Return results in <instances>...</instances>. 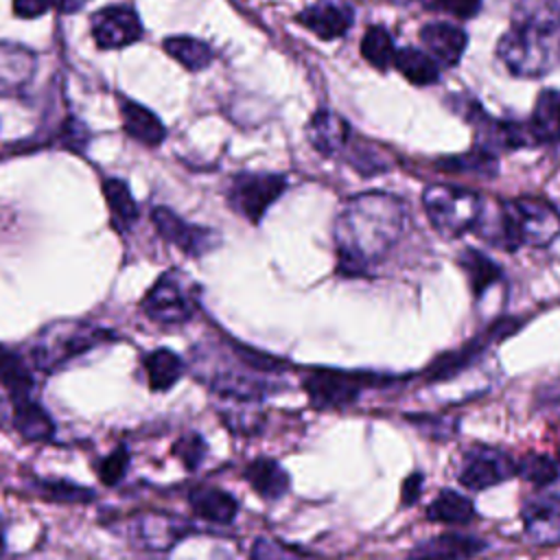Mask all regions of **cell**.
Listing matches in <instances>:
<instances>
[{
	"mask_svg": "<svg viewBox=\"0 0 560 560\" xmlns=\"http://www.w3.org/2000/svg\"><path fill=\"white\" fill-rule=\"evenodd\" d=\"M389 374L339 370V368H313L302 376V387L308 402L317 411H343L352 407L363 392L394 383Z\"/></svg>",
	"mask_w": 560,
	"mask_h": 560,
	"instance_id": "obj_6",
	"label": "cell"
},
{
	"mask_svg": "<svg viewBox=\"0 0 560 560\" xmlns=\"http://www.w3.org/2000/svg\"><path fill=\"white\" fill-rule=\"evenodd\" d=\"M201 287L179 269L164 271L142 298V313L155 324H184L199 308Z\"/></svg>",
	"mask_w": 560,
	"mask_h": 560,
	"instance_id": "obj_8",
	"label": "cell"
},
{
	"mask_svg": "<svg viewBox=\"0 0 560 560\" xmlns=\"http://www.w3.org/2000/svg\"><path fill=\"white\" fill-rule=\"evenodd\" d=\"M427 9L446 13L451 18L468 20L481 11V0H420Z\"/></svg>",
	"mask_w": 560,
	"mask_h": 560,
	"instance_id": "obj_43",
	"label": "cell"
},
{
	"mask_svg": "<svg viewBox=\"0 0 560 560\" xmlns=\"http://www.w3.org/2000/svg\"><path fill=\"white\" fill-rule=\"evenodd\" d=\"M394 66L413 85L424 88V85H433L440 81L438 61L429 52L413 48V46H405V48L396 50Z\"/></svg>",
	"mask_w": 560,
	"mask_h": 560,
	"instance_id": "obj_30",
	"label": "cell"
},
{
	"mask_svg": "<svg viewBox=\"0 0 560 560\" xmlns=\"http://www.w3.org/2000/svg\"><path fill=\"white\" fill-rule=\"evenodd\" d=\"M287 363L232 339L197 343L192 348V372L221 398L262 400L282 387L280 374Z\"/></svg>",
	"mask_w": 560,
	"mask_h": 560,
	"instance_id": "obj_2",
	"label": "cell"
},
{
	"mask_svg": "<svg viewBox=\"0 0 560 560\" xmlns=\"http://www.w3.org/2000/svg\"><path fill=\"white\" fill-rule=\"evenodd\" d=\"M420 42L427 52L442 66H457L466 46L468 35L464 28L448 22H429L420 28Z\"/></svg>",
	"mask_w": 560,
	"mask_h": 560,
	"instance_id": "obj_17",
	"label": "cell"
},
{
	"mask_svg": "<svg viewBox=\"0 0 560 560\" xmlns=\"http://www.w3.org/2000/svg\"><path fill=\"white\" fill-rule=\"evenodd\" d=\"M521 326L518 319H499V322H492L486 330H481L477 337L468 339L466 343H462L459 348L451 350V352H444L440 357H435L427 370H424V381L429 383H444V381H451L455 378L459 372L468 370L472 363H477L488 350L492 343L505 339L508 335H512L516 328Z\"/></svg>",
	"mask_w": 560,
	"mask_h": 560,
	"instance_id": "obj_10",
	"label": "cell"
},
{
	"mask_svg": "<svg viewBox=\"0 0 560 560\" xmlns=\"http://www.w3.org/2000/svg\"><path fill=\"white\" fill-rule=\"evenodd\" d=\"M422 488H424V475H422L420 470L407 475L405 481H402V488H400V503H402L405 508L413 505V503L420 499Z\"/></svg>",
	"mask_w": 560,
	"mask_h": 560,
	"instance_id": "obj_44",
	"label": "cell"
},
{
	"mask_svg": "<svg viewBox=\"0 0 560 560\" xmlns=\"http://www.w3.org/2000/svg\"><path fill=\"white\" fill-rule=\"evenodd\" d=\"M352 9L339 2H317L298 13V22L315 33L319 39H337L352 26Z\"/></svg>",
	"mask_w": 560,
	"mask_h": 560,
	"instance_id": "obj_18",
	"label": "cell"
},
{
	"mask_svg": "<svg viewBox=\"0 0 560 560\" xmlns=\"http://www.w3.org/2000/svg\"><path fill=\"white\" fill-rule=\"evenodd\" d=\"M2 549H4V523L0 518V556H2Z\"/></svg>",
	"mask_w": 560,
	"mask_h": 560,
	"instance_id": "obj_48",
	"label": "cell"
},
{
	"mask_svg": "<svg viewBox=\"0 0 560 560\" xmlns=\"http://www.w3.org/2000/svg\"><path fill=\"white\" fill-rule=\"evenodd\" d=\"M249 558L252 560H315V556H311L308 551H302L293 545H287L278 538H267V536H260L254 540Z\"/></svg>",
	"mask_w": 560,
	"mask_h": 560,
	"instance_id": "obj_39",
	"label": "cell"
},
{
	"mask_svg": "<svg viewBox=\"0 0 560 560\" xmlns=\"http://www.w3.org/2000/svg\"><path fill=\"white\" fill-rule=\"evenodd\" d=\"M188 505L197 518L214 525H230L238 514V501L217 486H195L188 492Z\"/></svg>",
	"mask_w": 560,
	"mask_h": 560,
	"instance_id": "obj_21",
	"label": "cell"
},
{
	"mask_svg": "<svg viewBox=\"0 0 560 560\" xmlns=\"http://www.w3.org/2000/svg\"><path fill=\"white\" fill-rule=\"evenodd\" d=\"M103 195H105V203L112 217V225L118 232H127L133 228V223L140 217L138 203L127 186V182L118 179V177H109L103 182Z\"/></svg>",
	"mask_w": 560,
	"mask_h": 560,
	"instance_id": "obj_28",
	"label": "cell"
},
{
	"mask_svg": "<svg viewBox=\"0 0 560 560\" xmlns=\"http://www.w3.org/2000/svg\"><path fill=\"white\" fill-rule=\"evenodd\" d=\"M33 385L35 381L24 359L0 343V387H4L13 400V398L31 396Z\"/></svg>",
	"mask_w": 560,
	"mask_h": 560,
	"instance_id": "obj_32",
	"label": "cell"
},
{
	"mask_svg": "<svg viewBox=\"0 0 560 560\" xmlns=\"http://www.w3.org/2000/svg\"><path fill=\"white\" fill-rule=\"evenodd\" d=\"M164 50L177 61L182 63L184 68L197 72V70H203L212 63L214 59V52L212 48L197 39V37H188V35H175V37H168L164 39Z\"/></svg>",
	"mask_w": 560,
	"mask_h": 560,
	"instance_id": "obj_33",
	"label": "cell"
},
{
	"mask_svg": "<svg viewBox=\"0 0 560 560\" xmlns=\"http://www.w3.org/2000/svg\"><path fill=\"white\" fill-rule=\"evenodd\" d=\"M120 116H122L125 131L133 140L142 142L147 147H158L166 136V129L160 122V118L151 109H147L144 105H140L136 101L125 98L120 105Z\"/></svg>",
	"mask_w": 560,
	"mask_h": 560,
	"instance_id": "obj_27",
	"label": "cell"
},
{
	"mask_svg": "<svg viewBox=\"0 0 560 560\" xmlns=\"http://www.w3.org/2000/svg\"><path fill=\"white\" fill-rule=\"evenodd\" d=\"M127 468H129V451L125 446H118L116 451H112L107 457L98 462L96 472L105 486H114L125 477Z\"/></svg>",
	"mask_w": 560,
	"mask_h": 560,
	"instance_id": "obj_42",
	"label": "cell"
},
{
	"mask_svg": "<svg viewBox=\"0 0 560 560\" xmlns=\"http://www.w3.org/2000/svg\"><path fill=\"white\" fill-rule=\"evenodd\" d=\"M516 475L525 477V481L542 488L549 486L558 477V464L542 453H527L521 462H516Z\"/></svg>",
	"mask_w": 560,
	"mask_h": 560,
	"instance_id": "obj_38",
	"label": "cell"
},
{
	"mask_svg": "<svg viewBox=\"0 0 560 560\" xmlns=\"http://www.w3.org/2000/svg\"><path fill=\"white\" fill-rule=\"evenodd\" d=\"M88 0H55V7L61 11V13H74L79 11Z\"/></svg>",
	"mask_w": 560,
	"mask_h": 560,
	"instance_id": "obj_46",
	"label": "cell"
},
{
	"mask_svg": "<svg viewBox=\"0 0 560 560\" xmlns=\"http://www.w3.org/2000/svg\"><path fill=\"white\" fill-rule=\"evenodd\" d=\"M151 221H153L158 234L166 243L175 245L179 252H184L190 258L206 256L221 243L219 232H214L206 225L188 223L179 214H175L171 208H164V206H158L151 212Z\"/></svg>",
	"mask_w": 560,
	"mask_h": 560,
	"instance_id": "obj_12",
	"label": "cell"
},
{
	"mask_svg": "<svg viewBox=\"0 0 560 560\" xmlns=\"http://www.w3.org/2000/svg\"><path fill=\"white\" fill-rule=\"evenodd\" d=\"M287 190V177L278 173H238L232 177L225 199L228 206L247 223L258 225L271 203Z\"/></svg>",
	"mask_w": 560,
	"mask_h": 560,
	"instance_id": "obj_9",
	"label": "cell"
},
{
	"mask_svg": "<svg viewBox=\"0 0 560 560\" xmlns=\"http://www.w3.org/2000/svg\"><path fill=\"white\" fill-rule=\"evenodd\" d=\"M243 477L249 483V488L262 499V501H278L282 499L291 488L289 472L271 457H256L243 468Z\"/></svg>",
	"mask_w": 560,
	"mask_h": 560,
	"instance_id": "obj_22",
	"label": "cell"
},
{
	"mask_svg": "<svg viewBox=\"0 0 560 560\" xmlns=\"http://www.w3.org/2000/svg\"><path fill=\"white\" fill-rule=\"evenodd\" d=\"M114 339V330L92 322H55L39 330L31 343L28 357L33 368L52 374L77 357H83L103 343H112Z\"/></svg>",
	"mask_w": 560,
	"mask_h": 560,
	"instance_id": "obj_4",
	"label": "cell"
},
{
	"mask_svg": "<svg viewBox=\"0 0 560 560\" xmlns=\"http://www.w3.org/2000/svg\"><path fill=\"white\" fill-rule=\"evenodd\" d=\"M352 129L339 114L330 109H319L311 116L306 125V138L315 151L322 155H337L350 142Z\"/></svg>",
	"mask_w": 560,
	"mask_h": 560,
	"instance_id": "obj_19",
	"label": "cell"
},
{
	"mask_svg": "<svg viewBox=\"0 0 560 560\" xmlns=\"http://www.w3.org/2000/svg\"><path fill=\"white\" fill-rule=\"evenodd\" d=\"M11 424L26 442H48L55 435L52 418L31 396L11 400Z\"/></svg>",
	"mask_w": 560,
	"mask_h": 560,
	"instance_id": "obj_23",
	"label": "cell"
},
{
	"mask_svg": "<svg viewBox=\"0 0 560 560\" xmlns=\"http://www.w3.org/2000/svg\"><path fill=\"white\" fill-rule=\"evenodd\" d=\"M527 127L536 142L560 140V92L558 90L547 88L536 96Z\"/></svg>",
	"mask_w": 560,
	"mask_h": 560,
	"instance_id": "obj_26",
	"label": "cell"
},
{
	"mask_svg": "<svg viewBox=\"0 0 560 560\" xmlns=\"http://www.w3.org/2000/svg\"><path fill=\"white\" fill-rule=\"evenodd\" d=\"M221 418L236 433H254L262 424V409L260 400L249 398H223Z\"/></svg>",
	"mask_w": 560,
	"mask_h": 560,
	"instance_id": "obj_34",
	"label": "cell"
},
{
	"mask_svg": "<svg viewBox=\"0 0 560 560\" xmlns=\"http://www.w3.org/2000/svg\"><path fill=\"white\" fill-rule=\"evenodd\" d=\"M488 542L472 534L444 532L416 542L405 560H470L486 551Z\"/></svg>",
	"mask_w": 560,
	"mask_h": 560,
	"instance_id": "obj_16",
	"label": "cell"
},
{
	"mask_svg": "<svg viewBox=\"0 0 560 560\" xmlns=\"http://www.w3.org/2000/svg\"><path fill=\"white\" fill-rule=\"evenodd\" d=\"M37 59L33 50L11 44V42H0V96H11L24 90L33 74H35Z\"/></svg>",
	"mask_w": 560,
	"mask_h": 560,
	"instance_id": "obj_20",
	"label": "cell"
},
{
	"mask_svg": "<svg viewBox=\"0 0 560 560\" xmlns=\"http://www.w3.org/2000/svg\"><path fill=\"white\" fill-rule=\"evenodd\" d=\"M457 265L464 271L475 300H481L483 293L488 289H492L503 278V269L499 267V262L492 260L488 254L472 249V247L462 249Z\"/></svg>",
	"mask_w": 560,
	"mask_h": 560,
	"instance_id": "obj_24",
	"label": "cell"
},
{
	"mask_svg": "<svg viewBox=\"0 0 560 560\" xmlns=\"http://www.w3.org/2000/svg\"><path fill=\"white\" fill-rule=\"evenodd\" d=\"M422 206L433 230L444 238H459L468 230H475L483 210V201L475 190L451 184L427 186Z\"/></svg>",
	"mask_w": 560,
	"mask_h": 560,
	"instance_id": "obj_7",
	"label": "cell"
},
{
	"mask_svg": "<svg viewBox=\"0 0 560 560\" xmlns=\"http://www.w3.org/2000/svg\"><path fill=\"white\" fill-rule=\"evenodd\" d=\"M50 7H55V0H13V11L20 18H39Z\"/></svg>",
	"mask_w": 560,
	"mask_h": 560,
	"instance_id": "obj_45",
	"label": "cell"
},
{
	"mask_svg": "<svg viewBox=\"0 0 560 560\" xmlns=\"http://www.w3.org/2000/svg\"><path fill=\"white\" fill-rule=\"evenodd\" d=\"M523 529L534 545L560 542V492H538L525 499Z\"/></svg>",
	"mask_w": 560,
	"mask_h": 560,
	"instance_id": "obj_15",
	"label": "cell"
},
{
	"mask_svg": "<svg viewBox=\"0 0 560 560\" xmlns=\"http://www.w3.org/2000/svg\"><path fill=\"white\" fill-rule=\"evenodd\" d=\"M455 475L466 490L479 492L512 479L516 475V462L503 448L475 444L462 453Z\"/></svg>",
	"mask_w": 560,
	"mask_h": 560,
	"instance_id": "obj_11",
	"label": "cell"
},
{
	"mask_svg": "<svg viewBox=\"0 0 560 560\" xmlns=\"http://www.w3.org/2000/svg\"><path fill=\"white\" fill-rule=\"evenodd\" d=\"M475 230L486 243L508 252L523 245L547 247L560 236V210L540 197H516L492 212L483 208Z\"/></svg>",
	"mask_w": 560,
	"mask_h": 560,
	"instance_id": "obj_3",
	"label": "cell"
},
{
	"mask_svg": "<svg viewBox=\"0 0 560 560\" xmlns=\"http://www.w3.org/2000/svg\"><path fill=\"white\" fill-rule=\"evenodd\" d=\"M409 420L418 427V431H422L435 442L451 440L459 427V418L451 413H418V416H411Z\"/></svg>",
	"mask_w": 560,
	"mask_h": 560,
	"instance_id": "obj_40",
	"label": "cell"
},
{
	"mask_svg": "<svg viewBox=\"0 0 560 560\" xmlns=\"http://www.w3.org/2000/svg\"><path fill=\"white\" fill-rule=\"evenodd\" d=\"M173 455L184 464L186 470H197L208 455V444L201 433L188 431L173 444Z\"/></svg>",
	"mask_w": 560,
	"mask_h": 560,
	"instance_id": "obj_41",
	"label": "cell"
},
{
	"mask_svg": "<svg viewBox=\"0 0 560 560\" xmlns=\"http://www.w3.org/2000/svg\"><path fill=\"white\" fill-rule=\"evenodd\" d=\"M147 385L153 392H168L182 376H184V359L168 350V348H155L144 354L142 359Z\"/></svg>",
	"mask_w": 560,
	"mask_h": 560,
	"instance_id": "obj_25",
	"label": "cell"
},
{
	"mask_svg": "<svg viewBox=\"0 0 560 560\" xmlns=\"http://www.w3.org/2000/svg\"><path fill=\"white\" fill-rule=\"evenodd\" d=\"M440 168L444 171H455V173H472L479 177H494L499 171V162L494 158L492 151L488 149H472L468 153H459V155H451L446 160L438 162Z\"/></svg>",
	"mask_w": 560,
	"mask_h": 560,
	"instance_id": "obj_36",
	"label": "cell"
},
{
	"mask_svg": "<svg viewBox=\"0 0 560 560\" xmlns=\"http://www.w3.org/2000/svg\"><path fill=\"white\" fill-rule=\"evenodd\" d=\"M4 420H11V411H9V402L4 398H0V424Z\"/></svg>",
	"mask_w": 560,
	"mask_h": 560,
	"instance_id": "obj_47",
	"label": "cell"
},
{
	"mask_svg": "<svg viewBox=\"0 0 560 560\" xmlns=\"http://www.w3.org/2000/svg\"><path fill=\"white\" fill-rule=\"evenodd\" d=\"M497 57L512 74L538 79L560 63V33L512 24L497 42Z\"/></svg>",
	"mask_w": 560,
	"mask_h": 560,
	"instance_id": "obj_5",
	"label": "cell"
},
{
	"mask_svg": "<svg viewBox=\"0 0 560 560\" xmlns=\"http://www.w3.org/2000/svg\"><path fill=\"white\" fill-rule=\"evenodd\" d=\"M475 516H477L475 503L451 488L440 490L438 497L427 505V518L433 523L468 525Z\"/></svg>",
	"mask_w": 560,
	"mask_h": 560,
	"instance_id": "obj_29",
	"label": "cell"
},
{
	"mask_svg": "<svg viewBox=\"0 0 560 560\" xmlns=\"http://www.w3.org/2000/svg\"><path fill=\"white\" fill-rule=\"evenodd\" d=\"M407 206L383 190L359 192L343 201L332 225L337 271L346 278L370 276L402 238Z\"/></svg>",
	"mask_w": 560,
	"mask_h": 560,
	"instance_id": "obj_1",
	"label": "cell"
},
{
	"mask_svg": "<svg viewBox=\"0 0 560 560\" xmlns=\"http://www.w3.org/2000/svg\"><path fill=\"white\" fill-rule=\"evenodd\" d=\"M512 24L538 31H560V0H516Z\"/></svg>",
	"mask_w": 560,
	"mask_h": 560,
	"instance_id": "obj_31",
	"label": "cell"
},
{
	"mask_svg": "<svg viewBox=\"0 0 560 560\" xmlns=\"http://www.w3.org/2000/svg\"><path fill=\"white\" fill-rule=\"evenodd\" d=\"M92 35L98 48H122L140 39L142 24L138 13L127 4L105 7L92 15Z\"/></svg>",
	"mask_w": 560,
	"mask_h": 560,
	"instance_id": "obj_14",
	"label": "cell"
},
{
	"mask_svg": "<svg viewBox=\"0 0 560 560\" xmlns=\"http://www.w3.org/2000/svg\"><path fill=\"white\" fill-rule=\"evenodd\" d=\"M131 540L147 551H168L182 538L195 534L190 521L164 514V512H144L138 514L129 527Z\"/></svg>",
	"mask_w": 560,
	"mask_h": 560,
	"instance_id": "obj_13",
	"label": "cell"
},
{
	"mask_svg": "<svg viewBox=\"0 0 560 560\" xmlns=\"http://www.w3.org/2000/svg\"><path fill=\"white\" fill-rule=\"evenodd\" d=\"M361 55L376 70H387L389 66H394L396 48L389 31L381 24H372L361 39Z\"/></svg>",
	"mask_w": 560,
	"mask_h": 560,
	"instance_id": "obj_35",
	"label": "cell"
},
{
	"mask_svg": "<svg viewBox=\"0 0 560 560\" xmlns=\"http://www.w3.org/2000/svg\"><path fill=\"white\" fill-rule=\"evenodd\" d=\"M39 494L48 501L61 503H90L94 499V490L77 486L68 479H37L35 481Z\"/></svg>",
	"mask_w": 560,
	"mask_h": 560,
	"instance_id": "obj_37",
	"label": "cell"
}]
</instances>
